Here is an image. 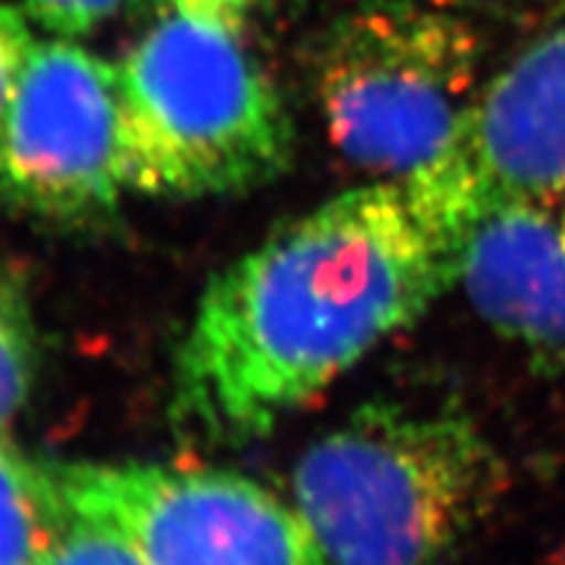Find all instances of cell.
<instances>
[{
  "mask_svg": "<svg viewBox=\"0 0 565 565\" xmlns=\"http://www.w3.org/2000/svg\"><path fill=\"white\" fill-rule=\"evenodd\" d=\"M463 244L408 179L351 189L210 280L175 359L173 416L270 433L458 282Z\"/></svg>",
  "mask_w": 565,
  "mask_h": 565,
  "instance_id": "cell-1",
  "label": "cell"
},
{
  "mask_svg": "<svg viewBox=\"0 0 565 565\" xmlns=\"http://www.w3.org/2000/svg\"><path fill=\"white\" fill-rule=\"evenodd\" d=\"M503 461L469 416L372 404L303 450L296 511L330 565H435L492 505Z\"/></svg>",
  "mask_w": 565,
  "mask_h": 565,
  "instance_id": "cell-2",
  "label": "cell"
},
{
  "mask_svg": "<svg viewBox=\"0 0 565 565\" xmlns=\"http://www.w3.org/2000/svg\"><path fill=\"white\" fill-rule=\"evenodd\" d=\"M129 189L249 192L291 166L294 124L236 24L168 11L118 66Z\"/></svg>",
  "mask_w": 565,
  "mask_h": 565,
  "instance_id": "cell-3",
  "label": "cell"
},
{
  "mask_svg": "<svg viewBox=\"0 0 565 565\" xmlns=\"http://www.w3.org/2000/svg\"><path fill=\"white\" fill-rule=\"evenodd\" d=\"M482 89V45L435 0H362L317 58L328 137L353 166L408 179L448 150Z\"/></svg>",
  "mask_w": 565,
  "mask_h": 565,
  "instance_id": "cell-4",
  "label": "cell"
},
{
  "mask_svg": "<svg viewBox=\"0 0 565 565\" xmlns=\"http://www.w3.org/2000/svg\"><path fill=\"white\" fill-rule=\"evenodd\" d=\"M66 511L147 565H330L296 508L249 477L154 463L47 461Z\"/></svg>",
  "mask_w": 565,
  "mask_h": 565,
  "instance_id": "cell-5",
  "label": "cell"
},
{
  "mask_svg": "<svg viewBox=\"0 0 565 565\" xmlns=\"http://www.w3.org/2000/svg\"><path fill=\"white\" fill-rule=\"evenodd\" d=\"M129 189L118 66L38 40L0 126V204L58 225L100 223Z\"/></svg>",
  "mask_w": 565,
  "mask_h": 565,
  "instance_id": "cell-6",
  "label": "cell"
},
{
  "mask_svg": "<svg viewBox=\"0 0 565 565\" xmlns=\"http://www.w3.org/2000/svg\"><path fill=\"white\" fill-rule=\"evenodd\" d=\"M408 181L463 244L500 204L565 189V3L482 84L448 150Z\"/></svg>",
  "mask_w": 565,
  "mask_h": 565,
  "instance_id": "cell-7",
  "label": "cell"
},
{
  "mask_svg": "<svg viewBox=\"0 0 565 565\" xmlns=\"http://www.w3.org/2000/svg\"><path fill=\"white\" fill-rule=\"evenodd\" d=\"M458 282L500 338L540 366H565V189L487 212Z\"/></svg>",
  "mask_w": 565,
  "mask_h": 565,
  "instance_id": "cell-8",
  "label": "cell"
},
{
  "mask_svg": "<svg viewBox=\"0 0 565 565\" xmlns=\"http://www.w3.org/2000/svg\"><path fill=\"white\" fill-rule=\"evenodd\" d=\"M66 521L47 461H34L0 429V565H38Z\"/></svg>",
  "mask_w": 565,
  "mask_h": 565,
  "instance_id": "cell-9",
  "label": "cell"
},
{
  "mask_svg": "<svg viewBox=\"0 0 565 565\" xmlns=\"http://www.w3.org/2000/svg\"><path fill=\"white\" fill-rule=\"evenodd\" d=\"M40 366L38 330L24 294L0 270V429L30 401Z\"/></svg>",
  "mask_w": 565,
  "mask_h": 565,
  "instance_id": "cell-10",
  "label": "cell"
},
{
  "mask_svg": "<svg viewBox=\"0 0 565 565\" xmlns=\"http://www.w3.org/2000/svg\"><path fill=\"white\" fill-rule=\"evenodd\" d=\"M38 565H147L137 547L110 529L68 513L66 526L42 553Z\"/></svg>",
  "mask_w": 565,
  "mask_h": 565,
  "instance_id": "cell-11",
  "label": "cell"
},
{
  "mask_svg": "<svg viewBox=\"0 0 565 565\" xmlns=\"http://www.w3.org/2000/svg\"><path fill=\"white\" fill-rule=\"evenodd\" d=\"M124 6V0H24V11L34 24L53 38H84Z\"/></svg>",
  "mask_w": 565,
  "mask_h": 565,
  "instance_id": "cell-12",
  "label": "cell"
},
{
  "mask_svg": "<svg viewBox=\"0 0 565 565\" xmlns=\"http://www.w3.org/2000/svg\"><path fill=\"white\" fill-rule=\"evenodd\" d=\"M32 19L24 9L0 0V126L34 47Z\"/></svg>",
  "mask_w": 565,
  "mask_h": 565,
  "instance_id": "cell-13",
  "label": "cell"
},
{
  "mask_svg": "<svg viewBox=\"0 0 565 565\" xmlns=\"http://www.w3.org/2000/svg\"><path fill=\"white\" fill-rule=\"evenodd\" d=\"M154 3H160L168 11L186 13V17L225 21V24L242 26L244 17L257 0H154Z\"/></svg>",
  "mask_w": 565,
  "mask_h": 565,
  "instance_id": "cell-14",
  "label": "cell"
}]
</instances>
